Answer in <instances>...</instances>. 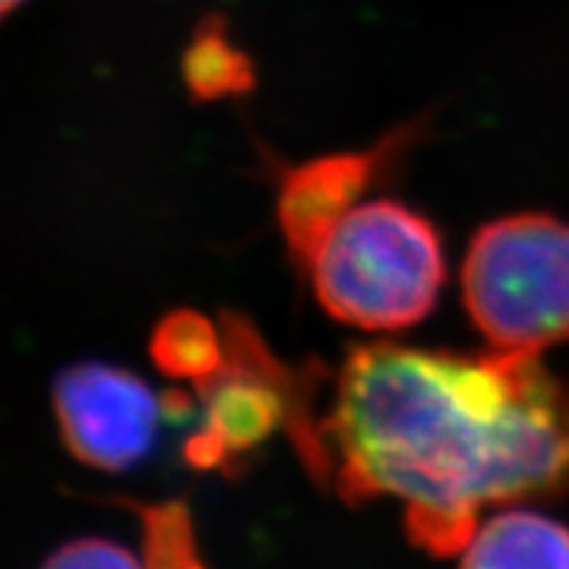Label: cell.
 I'll return each mask as SVG.
<instances>
[{"instance_id":"8fae6325","label":"cell","mask_w":569,"mask_h":569,"mask_svg":"<svg viewBox=\"0 0 569 569\" xmlns=\"http://www.w3.org/2000/svg\"><path fill=\"white\" fill-rule=\"evenodd\" d=\"M40 569H146V565L117 540L84 536L61 543L42 559Z\"/></svg>"},{"instance_id":"9c48e42d","label":"cell","mask_w":569,"mask_h":569,"mask_svg":"<svg viewBox=\"0 0 569 569\" xmlns=\"http://www.w3.org/2000/svg\"><path fill=\"white\" fill-rule=\"evenodd\" d=\"M148 353L161 375L201 386L227 365L224 327L203 311L172 309L156 322Z\"/></svg>"},{"instance_id":"7a4b0ae2","label":"cell","mask_w":569,"mask_h":569,"mask_svg":"<svg viewBox=\"0 0 569 569\" xmlns=\"http://www.w3.org/2000/svg\"><path fill=\"white\" fill-rule=\"evenodd\" d=\"M317 303L340 325L365 332L409 330L436 311L446 284L440 230L398 198H367L311 256Z\"/></svg>"},{"instance_id":"277c9868","label":"cell","mask_w":569,"mask_h":569,"mask_svg":"<svg viewBox=\"0 0 569 569\" xmlns=\"http://www.w3.org/2000/svg\"><path fill=\"white\" fill-rule=\"evenodd\" d=\"M227 365L201 382L203 419L188 440V459L196 467H219L264 446L277 427H288L303 465L327 482L322 430L311 415L303 382L277 361L253 325L240 315L222 317Z\"/></svg>"},{"instance_id":"5b68a950","label":"cell","mask_w":569,"mask_h":569,"mask_svg":"<svg viewBox=\"0 0 569 569\" xmlns=\"http://www.w3.org/2000/svg\"><path fill=\"white\" fill-rule=\"evenodd\" d=\"M51 403L67 451L101 472L140 465L159 438L161 398L140 375L109 361H77L61 369Z\"/></svg>"},{"instance_id":"30bf717a","label":"cell","mask_w":569,"mask_h":569,"mask_svg":"<svg viewBox=\"0 0 569 569\" xmlns=\"http://www.w3.org/2000/svg\"><path fill=\"white\" fill-rule=\"evenodd\" d=\"M146 569H206L198 553L193 517L180 501L140 507Z\"/></svg>"},{"instance_id":"8992f818","label":"cell","mask_w":569,"mask_h":569,"mask_svg":"<svg viewBox=\"0 0 569 569\" xmlns=\"http://www.w3.org/2000/svg\"><path fill=\"white\" fill-rule=\"evenodd\" d=\"M425 132V119H415L382 134L367 148L332 151L282 167L277 174L274 219L282 243L298 269L309 267L340 219L367 201L390 172L401 167L403 156Z\"/></svg>"},{"instance_id":"3957f363","label":"cell","mask_w":569,"mask_h":569,"mask_svg":"<svg viewBox=\"0 0 569 569\" xmlns=\"http://www.w3.org/2000/svg\"><path fill=\"white\" fill-rule=\"evenodd\" d=\"M461 303L490 351L538 356L569 340V222L517 211L480 224L461 261Z\"/></svg>"},{"instance_id":"ba28073f","label":"cell","mask_w":569,"mask_h":569,"mask_svg":"<svg viewBox=\"0 0 569 569\" xmlns=\"http://www.w3.org/2000/svg\"><path fill=\"white\" fill-rule=\"evenodd\" d=\"M182 84L196 103L234 101L256 88L251 53L232 38L230 21L222 13H206L190 32L182 59Z\"/></svg>"},{"instance_id":"7c38bea8","label":"cell","mask_w":569,"mask_h":569,"mask_svg":"<svg viewBox=\"0 0 569 569\" xmlns=\"http://www.w3.org/2000/svg\"><path fill=\"white\" fill-rule=\"evenodd\" d=\"M21 3H24V0H0V6H3V13H6V17H9V13H11L13 9H19Z\"/></svg>"},{"instance_id":"6da1fadb","label":"cell","mask_w":569,"mask_h":569,"mask_svg":"<svg viewBox=\"0 0 569 569\" xmlns=\"http://www.w3.org/2000/svg\"><path fill=\"white\" fill-rule=\"evenodd\" d=\"M319 430L338 496L401 501L411 543L438 557L488 507L569 493V382L538 356L353 346Z\"/></svg>"},{"instance_id":"52a82bcc","label":"cell","mask_w":569,"mask_h":569,"mask_svg":"<svg viewBox=\"0 0 569 569\" xmlns=\"http://www.w3.org/2000/svg\"><path fill=\"white\" fill-rule=\"evenodd\" d=\"M459 569H569V525L538 509H496L461 549Z\"/></svg>"}]
</instances>
